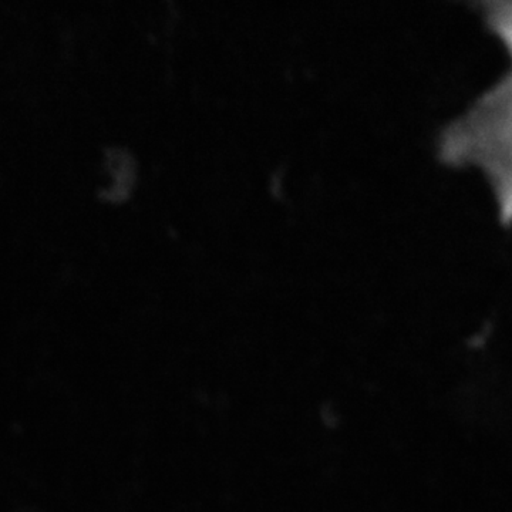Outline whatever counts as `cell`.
Listing matches in <instances>:
<instances>
[{"instance_id": "obj_1", "label": "cell", "mask_w": 512, "mask_h": 512, "mask_svg": "<svg viewBox=\"0 0 512 512\" xmlns=\"http://www.w3.org/2000/svg\"><path fill=\"white\" fill-rule=\"evenodd\" d=\"M485 25L504 47L508 67L481 94L448 137L454 160L478 168L490 185L497 217L512 227V0L483 5Z\"/></svg>"}]
</instances>
